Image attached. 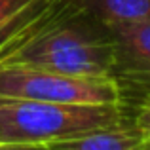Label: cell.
I'll return each mask as SVG.
<instances>
[{
	"label": "cell",
	"mask_w": 150,
	"mask_h": 150,
	"mask_svg": "<svg viewBox=\"0 0 150 150\" xmlns=\"http://www.w3.org/2000/svg\"><path fill=\"white\" fill-rule=\"evenodd\" d=\"M74 0H50L0 44V63H19L74 76H112L116 50L108 30L82 21Z\"/></svg>",
	"instance_id": "cell-1"
},
{
	"label": "cell",
	"mask_w": 150,
	"mask_h": 150,
	"mask_svg": "<svg viewBox=\"0 0 150 150\" xmlns=\"http://www.w3.org/2000/svg\"><path fill=\"white\" fill-rule=\"evenodd\" d=\"M124 120L122 105L0 99V143L48 144Z\"/></svg>",
	"instance_id": "cell-2"
},
{
	"label": "cell",
	"mask_w": 150,
	"mask_h": 150,
	"mask_svg": "<svg viewBox=\"0 0 150 150\" xmlns=\"http://www.w3.org/2000/svg\"><path fill=\"white\" fill-rule=\"evenodd\" d=\"M0 99L122 105L114 76H74L19 63H0Z\"/></svg>",
	"instance_id": "cell-3"
},
{
	"label": "cell",
	"mask_w": 150,
	"mask_h": 150,
	"mask_svg": "<svg viewBox=\"0 0 150 150\" xmlns=\"http://www.w3.org/2000/svg\"><path fill=\"white\" fill-rule=\"evenodd\" d=\"M116 50V65H124L131 74L150 78V19L108 27Z\"/></svg>",
	"instance_id": "cell-4"
},
{
	"label": "cell",
	"mask_w": 150,
	"mask_h": 150,
	"mask_svg": "<svg viewBox=\"0 0 150 150\" xmlns=\"http://www.w3.org/2000/svg\"><path fill=\"white\" fill-rule=\"evenodd\" d=\"M48 150H150L137 129L124 127L122 124L99 127L80 135L46 144Z\"/></svg>",
	"instance_id": "cell-5"
},
{
	"label": "cell",
	"mask_w": 150,
	"mask_h": 150,
	"mask_svg": "<svg viewBox=\"0 0 150 150\" xmlns=\"http://www.w3.org/2000/svg\"><path fill=\"white\" fill-rule=\"evenodd\" d=\"M103 29L120 23L150 19V0H74Z\"/></svg>",
	"instance_id": "cell-6"
},
{
	"label": "cell",
	"mask_w": 150,
	"mask_h": 150,
	"mask_svg": "<svg viewBox=\"0 0 150 150\" xmlns=\"http://www.w3.org/2000/svg\"><path fill=\"white\" fill-rule=\"evenodd\" d=\"M48 2L50 0H0V44Z\"/></svg>",
	"instance_id": "cell-7"
},
{
	"label": "cell",
	"mask_w": 150,
	"mask_h": 150,
	"mask_svg": "<svg viewBox=\"0 0 150 150\" xmlns=\"http://www.w3.org/2000/svg\"><path fill=\"white\" fill-rule=\"evenodd\" d=\"M135 129H137V133L144 139V143L150 146V93L144 97V101L141 103L139 110H137Z\"/></svg>",
	"instance_id": "cell-8"
}]
</instances>
